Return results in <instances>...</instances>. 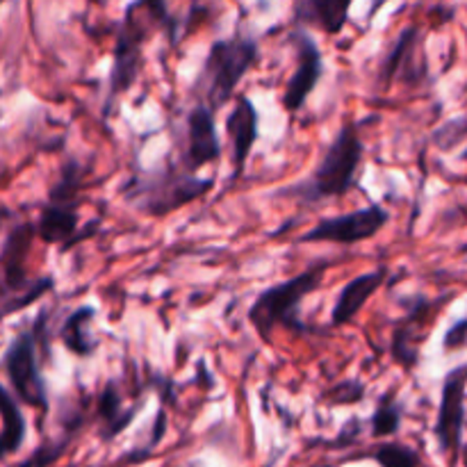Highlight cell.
I'll list each match as a JSON object with an SVG mask.
<instances>
[{
  "mask_svg": "<svg viewBox=\"0 0 467 467\" xmlns=\"http://www.w3.org/2000/svg\"><path fill=\"white\" fill-rule=\"evenodd\" d=\"M141 409V401L135 406H123V395L119 390L117 381H108L100 390L99 401H96V418L100 420V436L103 441H114L119 433L126 431L137 418Z\"/></svg>",
  "mask_w": 467,
  "mask_h": 467,
  "instance_id": "15",
  "label": "cell"
},
{
  "mask_svg": "<svg viewBox=\"0 0 467 467\" xmlns=\"http://www.w3.org/2000/svg\"><path fill=\"white\" fill-rule=\"evenodd\" d=\"M310 467H336V465H328V463H319V465H310Z\"/></svg>",
  "mask_w": 467,
  "mask_h": 467,
  "instance_id": "31",
  "label": "cell"
},
{
  "mask_svg": "<svg viewBox=\"0 0 467 467\" xmlns=\"http://www.w3.org/2000/svg\"><path fill=\"white\" fill-rule=\"evenodd\" d=\"M150 388H155V390H158L162 404H164V401H167V404H173V401H176V386H173L171 379L162 377V374H153Z\"/></svg>",
  "mask_w": 467,
  "mask_h": 467,
  "instance_id": "28",
  "label": "cell"
},
{
  "mask_svg": "<svg viewBox=\"0 0 467 467\" xmlns=\"http://www.w3.org/2000/svg\"><path fill=\"white\" fill-rule=\"evenodd\" d=\"M465 345H467V315L463 319H459V322L451 324V327L445 331V336H442V349H445L447 354L454 349H463Z\"/></svg>",
  "mask_w": 467,
  "mask_h": 467,
  "instance_id": "25",
  "label": "cell"
},
{
  "mask_svg": "<svg viewBox=\"0 0 467 467\" xmlns=\"http://www.w3.org/2000/svg\"><path fill=\"white\" fill-rule=\"evenodd\" d=\"M73 436L76 433H64L57 441H44L36 450L30 451V456H26L21 463H16L14 467H50L53 463H57L64 456V451L68 450V445H71Z\"/></svg>",
  "mask_w": 467,
  "mask_h": 467,
  "instance_id": "22",
  "label": "cell"
},
{
  "mask_svg": "<svg viewBox=\"0 0 467 467\" xmlns=\"http://www.w3.org/2000/svg\"><path fill=\"white\" fill-rule=\"evenodd\" d=\"M214 190V178H199L182 164L167 162L146 173H135L123 185V196L146 217L162 219L182 205L203 199Z\"/></svg>",
  "mask_w": 467,
  "mask_h": 467,
  "instance_id": "3",
  "label": "cell"
},
{
  "mask_svg": "<svg viewBox=\"0 0 467 467\" xmlns=\"http://www.w3.org/2000/svg\"><path fill=\"white\" fill-rule=\"evenodd\" d=\"M164 433H167V410H164V406H162V409H160L158 413H155L153 427H150L149 442H146V445L141 447V450H135V451H130V454H126V459H123V461H126V463H141V461H144V459H149L150 451H153L155 447H158L160 442H162Z\"/></svg>",
  "mask_w": 467,
  "mask_h": 467,
  "instance_id": "24",
  "label": "cell"
},
{
  "mask_svg": "<svg viewBox=\"0 0 467 467\" xmlns=\"http://www.w3.org/2000/svg\"><path fill=\"white\" fill-rule=\"evenodd\" d=\"M349 0H299L292 21L299 26H319L328 35H340L349 18Z\"/></svg>",
  "mask_w": 467,
  "mask_h": 467,
  "instance_id": "16",
  "label": "cell"
},
{
  "mask_svg": "<svg viewBox=\"0 0 467 467\" xmlns=\"http://www.w3.org/2000/svg\"><path fill=\"white\" fill-rule=\"evenodd\" d=\"M219 155L222 141L217 135L214 112L203 103L194 105L185 119V149L181 153V164L190 173H196L205 164L219 160Z\"/></svg>",
  "mask_w": 467,
  "mask_h": 467,
  "instance_id": "11",
  "label": "cell"
},
{
  "mask_svg": "<svg viewBox=\"0 0 467 467\" xmlns=\"http://www.w3.org/2000/svg\"><path fill=\"white\" fill-rule=\"evenodd\" d=\"M274 463H276V456H274V459H272V461H269V463H265L263 467H272Z\"/></svg>",
  "mask_w": 467,
  "mask_h": 467,
  "instance_id": "30",
  "label": "cell"
},
{
  "mask_svg": "<svg viewBox=\"0 0 467 467\" xmlns=\"http://www.w3.org/2000/svg\"><path fill=\"white\" fill-rule=\"evenodd\" d=\"M46 322H48V310H41L39 315H36L35 317V322H32V336H35V340H36V345L41 347V349H44V354H50V336H48V331H46Z\"/></svg>",
  "mask_w": 467,
  "mask_h": 467,
  "instance_id": "27",
  "label": "cell"
},
{
  "mask_svg": "<svg viewBox=\"0 0 467 467\" xmlns=\"http://www.w3.org/2000/svg\"><path fill=\"white\" fill-rule=\"evenodd\" d=\"M99 231H100V219H91V222H87L85 226H82L80 231H78V235L73 237V240L68 242V244L64 246V249H59V251H62V254H67V251H71L73 246L82 244V242H85V240H89V237H94Z\"/></svg>",
  "mask_w": 467,
  "mask_h": 467,
  "instance_id": "29",
  "label": "cell"
},
{
  "mask_svg": "<svg viewBox=\"0 0 467 467\" xmlns=\"http://www.w3.org/2000/svg\"><path fill=\"white\" fill-rule=\"evenodd\" d=\"M365 146L360 141L358 126L345 123L336 140L327 146L322 160L313 169L308 178L296 185L283 187L276 194L278 199H296L299 203H319L324 199H340L356 190V176L360 171Z\"/></svg>",
  "mask_w": 467,
  "mask_h": 467,
  "instance_id": "2",
  "label": "cell"
},
{
  "mask_svg": "<svg viewBox=\"0 0 467 467\" xmlns=\"http://www.w3.org/2000/svg\"><path fill=\"white\" fill-rule=\"evenodd\" d=\"M418 41H420L418 26L404 27V30L397 35L395 44H392V48L388 50L381 67H379V87H381V89H388V87L392 85V80H395L400 73H404V64L413 59L415 48H418Z\"/></svg>",
  "mask_w": 467,
  "mask_h": 467,
  "instance_id": "18",
  "label": "cell"
},
{
  "mask_svg": "<svg viewBox=\"0 0 467 467\" xmlns=\"http://www.w3.org/2000/svg\"><path fill=\"white\" fill-rule=\"evenodd\" d=\"M36 237L35 223L16 222L3 242V317L26 310L27 306L36 304L46 292L55 287L53 276H30L27 274V254Z\"/></svg>",
  "mask_w": 467,
  "mask_h": 467,
  "instance_id": "6",
  "label": "cell"
},
{
  "mask_svg": "<svg viewBox=\"0 0 467 467\" xmlns=\"http://www.w3.org/2000/svg\"><path fill=\"white\" fill-rule=\"evenodd\" d=\"M465 392H467V363L450 369L442 379L441 404H438V418L433 433L441 445L442 454L459 459L461 445H463L465 427Z\"/></svg>",
  "mask_w": 467,
  "mask_h": 467,
  "instance_id": "9",
  "label": "cell"
},
{
  "mask_svg": "<svg viewBox=\"0 0 467 467\" xmlns=\"http://www.w3.org/2000/svg\"><path fill=\"white\" fill-rule=\"evenodd\" d=\"M368 395V388L358 379H349V381H340L333 388H328L322 395V401L328 406H347V404H358Z\"/></svg>",
  "mask_w": 467,
  "mask_h": 467,
  "instance_id": "23",
  "label": "cell"
},
{
  "mask_svg": "<svg viewBox=\"0 0 467 467\" xmlns=\"http://www.w3.org/2000/svg\"><path fill=\"white\" fill-rule=\"evenodd\" d=\"M368 459L379 467H424L422 456L404 442H379L368 451Z\"/></svg>",
  "mask_w": 467,
  "mask_h": 467,
  "instance_id": "20",
  "label": "cell"
},
{
  "mask_svg": "<svg viewBox=\"0 0 467 467\" xmlns=\"http://www.w3.org/2000/svg\"><path fill=\"white\" fill-rule=\"evenodd\" d=\"M290 44L296 50V68L292 73L290 82L283 94V108L287 112H299L306 105L308 96L313 94L317 82L324 76V57L319 50L317 41L308 35L306 30H295L290 35Z\"/></svg>",
  "mask_w": 467,
  "mask_h": 467,
  "instance_id": "10",
  "label": "cell"
},
{
  "mask_svg": "<svg viewBox=\"0 0 467 467\" xmlns=\"http://www.w3.org/2000/svg\"><path fill=\"white\" fill-rule=\"evenodd\" d=\"M328 267H331V260H313V263H310L304 272L296 274L295 278H287V281L276 283V285L265 287V290L255 296L246 317H249L251 327L255 328V333H258L265 342L272 340L274 328L278 327L295 333H315L313 328H308L299 319V306L306 296H310L319 285H322V278Z\"/></svg>",
  "mask_w": 467,
  "mask_h": 467,
  "instance_id": "4",
  "label": "cell"
},
{
  "mask_svg": "<svg viewBox=\"0 0 467 467\" xmlns=\"http://www.w3.org/2000/svg\"><path fill=\"white\" fill-rule=\"evenodd\" d=\"M226 135L231 140V164L233 178H240L246 167L254 144L258 141V109L249 96H237L235 105L226 117Z\"/></svg>",
  "mask_w": 467,
  "mask_h": 467,
  "instance_id": "12",
  "label": "cell"
},
{
  "mask_svg": "<svg viewBox=\"0 0 467 467\" xmlns=\"http://www.w3.org/2000/svg\"><path fill=\"white\" fill-rule=\"evenodd\" d=\"M94 317L96 308L94 306L85 304L80 306V308L73 310V313L64 319L62 327H59V340H62V345L67 347L73 356H78V358H89V356H94L96 349H99V342H96L94 337L89 336V331H87V327L94 322Z\"/></svg>",
  "mask_w": 467,
  "mask_h": 467,
  "instance_id": "17",
  "label": "cell"
},
{
  "mask_svg": "<svg viewBox=\"0 0 467 467\" xmlns=\"http://www.w3.org/2000/svg\"><path fill=\"white\" fill-rule=\"evenodd\" d=\"M360 431H363V424H360L358 418L347 420V424L340 429V433H337V441L328 442V447H331V450H340V447L351 445V442H356V438H360Z\"/></svg>",
  "mask_w": 467,
  "mask_h": 467,
  "instance_id": "26",
  "label": "cell"
},
{
  "mask_svg": "<svg viewBox=\"0 0 467 467\" xmlns=\"http://www.w3.org/2000/svg\"><path fill=\"white\" fill-rule=\"evenodd\" d=\"M78 208L80 205L55 203V201L46 199V203L39 210V217L35 222L36 237L44 244H57L59 249H64L78 235V231H80Z\"/></svg>",
  "mask_w": 467,
  "mask_h": 467,
  "instance_id": "14",
  "label": "cell"
},
{
  "mask_svg": "<svg viewBox=\"0 0 467 467\" xmlns=\"http://www.w3.org/2000/svg\"><path fill=\"white\" fill-rule=\"evenodd\" d=\"M0 397H3V401H0V406H3V436H0L3 438V456H12L18 454L23 442H26L27 424L26 418H23L21 406H18L21 401L7 388H3Z\"/></svg>",
  "mask_w": 467,
  "mask_h": 467,
  "instance_id": "19",
  "label": "cell"
},
{
  "mask_svg": "<svg viewBox=\"0 0 467 467\" xmlns=\"http://www.w3.org/2000/svg\"><path fill=\"white\" fill-rule=\"evenodd\" d=\"M461 158H463V160H467V149L463 150V153H461Z\"/></svg>",
  "mask_w": 467,
  "mask_h": 467,
  "instance_id": "32",
  "label": "cell"
},
{
  "mask_svg": "<svg viewBox=\"0 0 467 467\" xmlns=\"http://www.w3.org/2000/svg\"><path fill=\"white\" fill-rule=\"evenodd\" d=\"M390 222V213L381 203H369L354 213L327 217L310 228L296 242H331V244H358L372 240L386 223Z\"/></svg>",
  "mask_w": 467,
  "mask_h": 467,
  "instance_id": "8",
  "label": "cell"
},
{
  "mask_svg": "<svg viewBox=\"0 0 467 467\" xmlns=\"http://www.w3.org/2000/svg\"><path fill=\"white\" fill-rule=\"evenodd\" d=\"M260 46L254 36L235 32L228 39L213 41L205 55L203 68L196 78L194 91L201 87V99L210 109H219L235 96L246 73L258 64Z\"/></svg>",
  "mask_w": 467,
  "mask_h": 467,
  "instance_id": "5",
  "label": "cell"
},
{
  "mask_svg": "<svg viewBox=\"0 0 467 467\" xmlns=\"http://www.w3.org/2000/svg\"><path fill=\"white\" fill-rule=\"evenodd\" d=\"M36 340L32 331H21L9 340L3 354V369L14 395L23 406L48 410V388L41 374Z\"/></svg>",
  "mask_w": 467,
  "mask_h": 467,
  "instance_id": "7",
  "label": "cell"
},
{
  "mask_svg": "<svg viewBox=\"0 0 467 467\" xmlns=\"http://www.w3.org/2000/svg\"><path fill=\"white\" fill-rule=\"evenodd\" d=\"M401 415H404V406L400 401L392 400V392L379 400L377 410L369 418V431L374 438H390L400 431Z\"/></svg>",
  "mask_w": 467,
  "mask_h": 467,
  "instance_id": "21",
  "label": "cell"
},
{
  "mask_svg": "<svg viewBox=\"0 0 467 467\" xmlns=\"http://www.w3.org/2000/svg\"><path fill=\"white\" fill-rule=\"evenodd\" d=\"M153 27H164L171 41H176V21L169 16L164 3H132L123 12L121 23L117 26V41H114L112 68L108 78V94L103 103V117L112 112L114 103L126 91L132 89L141 71V48Z\"/></svg>",
  "mask_w": 467,
  "mask_h": 467,
  "instance_id": "1",
  "label": "cell"
},
{
  "mask_svg": "<svg viewBox=\"0 0 467 467\" xmlns=\"http://www.w3.org/2000/svg\"><path fill=\"white\" fill-rule=\"evenodd\" d=\"M388 269L379 267L374 272L358 274L356 278H351L336 296V304L331 310V324L333 327H345V324L354 322L356 315L363 310V306L368 304L374 296V292L386 283Z\"/></svg>",
  "mask_w": 467,
  "mask_h": 467,
  "instance_id": "13",
  "label": "cell"
}]
</instances>
